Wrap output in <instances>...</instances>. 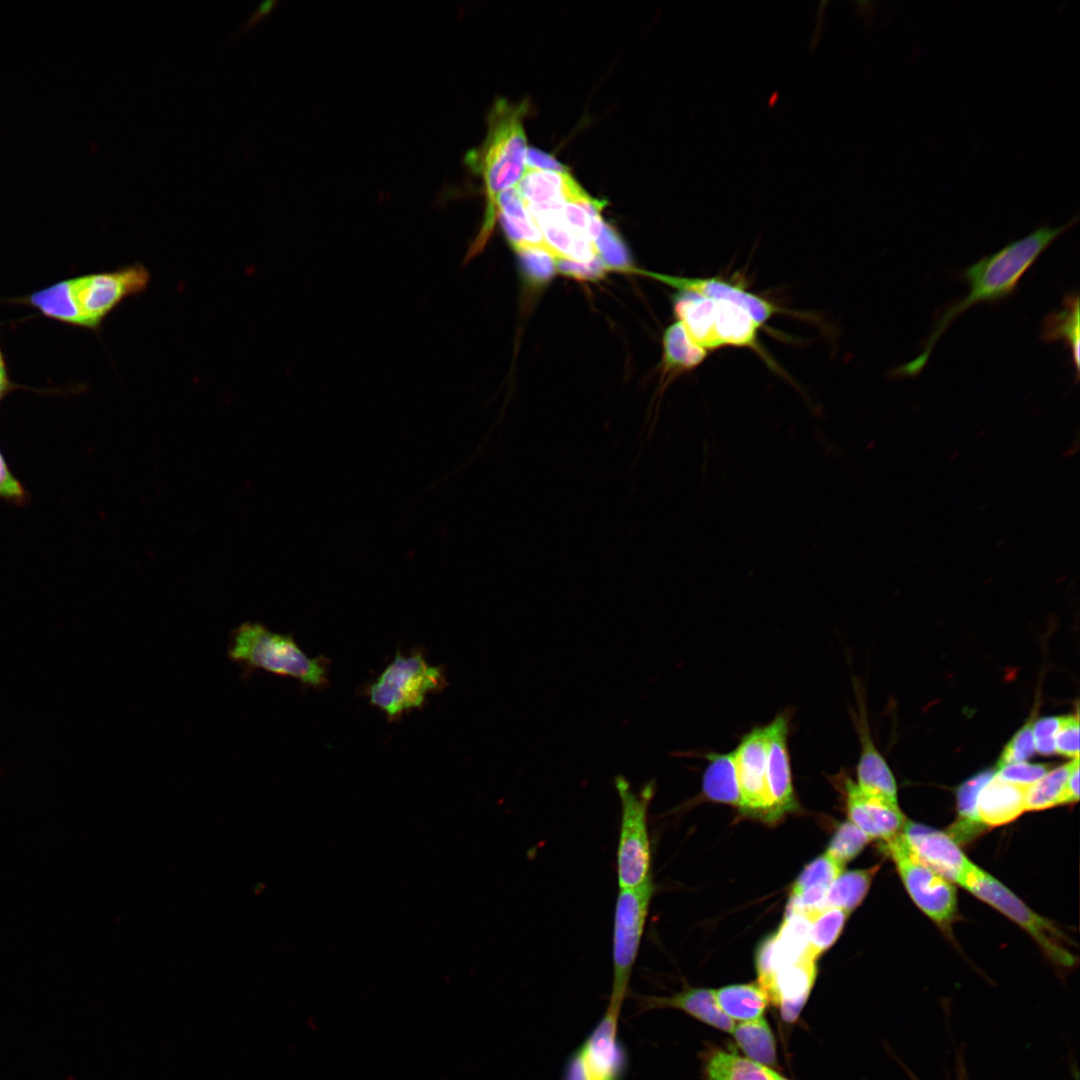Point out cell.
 I'll return each mask as SVG.
<instances>
[{"mask_svg": "<svg viewBox=\"0 0 1080 1080\" xmlns=\"http://www.w3.org/2000/svg\"><path fill=\"white\" fill-rule=\"evenodd\" d=\"M1079 221L1076 214L1058 227L1044 225L1027 236L1010 242L998 252L981 258L964 269L962 279L970 291L963 299L946 306L937 316L922 352L912 361L897 367L895 376L914 377L928 362L935 344L947 328L967 309L979 302H994L1012 294L1022 276L1038 257L1063 233Z\"/></svg>", "mask_w": 1080, "mask_h": 1080, "instance_id": "obj_1", "label": "cell"}, {"mask_svg": "<svg viewBox=\"0 0 1080 1080\" xmlns=\"http://www.w3.org/2000/svg\"><path fill=\"white\" fill-rule=\"evenodd\" d=\"M149 282V270L137 263L64 279L16 301L49 319L97 330L116 307L145 291Z\"/></svg>", "mask_w": 1080, "mask_h": 1080, "instance_id": "obj_2", "label": "cell"}, {"mask_svg": "<svg viewBox=\"0 0 1080 1080\" xmlns=\"http://www.w3.org/2000/svg\"><path fill=\"white\" fill-rule=\"evenodd\" d=\"M525 112V104H511L503 99L497 101L488 117L484 142L466 157L470 169L483 180L487 202L482 227L468 250L467 260L484 248L493 231L497 218V196L517 186L526 171Z\"/></svg>", "mask_w": 1080, "mask_h": 1080, "instance_id": "obj_3", "label": "cell"}, {"mask_svg": "<svg viewBox=\"0 0 1080 1080\" xmlns=\"http://www.w3.org/2000/svg\"><path fill=\"white\" fill-rule=\"evenodd\" d=\"M228 658L241 670L242 680L257 671L299 681L315 689L328 684L327 659L309 657L292 634L270 630L257 621H245L233 628L227 645Z\"/></svg>", "mask_w": 1080, "mask_h": 1080, "instance_id": "obj_4", "label": "cell"}, {"mask_svg": "<svg viewBox=\"0 0 1080 1080\" xmlns=\"http://www.w3.org/2000/svg\"><path fill=\"white\" fill-rule=\"evenodd\" d=\"M673 309L692 342L707 352L724 347L749 348L767 360L758 340L760 326L740 306L679 291Z\"/></svg>", "mask_w": 1080, "mask_h": 1080, "instance_id": "obj_5", "label": "cell"}, {"mask_svg": "<svg viewBox=\"0 0 1080 1080\" xmlns=\"http://www.w3.org/2000/svg\"><path fill=\"white\" fill-rule=\"evenodd\" d=\"M447 686L442 667L430 665L421 651L409 655L397 652L393 661L369 685L370 703L381 710L390 721L404 713L421 709L430 693Z\"/></svg>", "mask_w": 1080, "mask_h": 1080, "instance_id": "obj_6", "label": "cell"}, {"mask_svg": "<svg viewBox=\"0 0 1080 1080\" xmlns=\"http://www.w3.org/2000/svg\"><path fill=\"white\" fill-rule=\"evenodd\" d=\"M613 782L621 806L616 853L617 881L619 889H626L642 884L651 876L648 809L656 784L650 780L635 792L623 775L615 776Z\"/></svg>", "mask_w": 1080, "mask_h": 1080, "instance_id": "obj_7", "label": "cell"}, {"mask_svg": "<svg viewBox=\"0 0 1080 1080\" xmlns=\"http://www.w3.org/2000/svg\"><path fill=\"white\" fill-rule=\"evenodd\" d=\"M655 889L650 876L636 887L618 891L613 921V978L609 1006L621 1009L629 993V983Z\"/></svg>", "mask_w": 1080, "mask_h": 1080, "instance_id": "obj_8", "label": "cell"}, {"mask_svg": "<svg viewBox=\"0 0 1080 1080\" xmlns=\"http://www.w3.org/2000/svg\"><path fill=\"white\" fill-rule=\"evenodd\" d=\"M960 886L1021 926L1050 960L1068 967L1074 964L1075 958L1066 948L1063 934L995 877L973 863Z\"/></svg>", "mask_w": 1080, "mask_h": 1080, "instance_id": "obj_9", "label": "cell"}, {"mask_svg": "<svg viewBox=\"0 0 1080 1080\" xmlns=\"http://www.w3.org/2000/svg\"><path fill=\"white\" fill-rule=\"evenodd\" d=\"M884 848L913 902L936 924L948 929L957 914V893L953 883L916 855L903 831L884 841Z\"/></svg>", "mask_w": 1080, "mask_h": 1080, "instance_id": "obj_10", "label": "cell"}, {"mask_svg": "<svg viewBox=\"0 0 1080 1080\" xmlns=\"http://www.w3.org/2000/svg\"><path fill=\"white\" fill-rule=\"evenodd\" d=\"M621 1009H607L592 1031L572 1052L562 1080H623L628 1068V1053L619 1038Z\"/></svg>", "mask_w": 1080, "mask_h": 1080, "instance_id": "obj_11", "label": "cell"}, {"mask_svg": "<svg viewBox=\"0 0 1080 1080\" xmlns=\"http://www.w3.org/2000/svg\"><path fill=\"white\" fill-rule=\"evenodd\" d=\"M733 753L742 798L741 811L768 821L766 726L745 734Z\"/></svg>", "mask_w": 1080, "mask_h": 1080, "instance_id": "obj_12", "label": "cell"}, {"mask_svg": "<svg viewBox=\"0 0 1080 1080\" xmlns=\"http://www.w3.org/2000/svg\"><path fill=\"white\" fill-rule=\"evenodd\" d=\"M788 729L789 719L785 714L778 715L766 725V784L770 803L768 822L778 820L797 807L787 745Z\"/></svg>", "mask_w": 1080, "mask_h": 1080, "instance_id": "obj_13", "label": "cell"}, {"mask_svg": "<svg viewBox=\"0 0 1080 1080\" xmlns=\"http://www.w3.org/2000/svg\"><path fill=\"white\" fill-rule=\"evenodd\" d=\"M903 833L916 855L951 883L961 885L973 864L947 833L906 821Z\"/></svg>", "mask_w": 1080, "mask_h": 1080, "instance_id": "obj_14", "label": "cell"}, {"mask_svg": "<svg viewBox=\"0 0 1080 1080\" xmlns=\"http://www.w3.org/2000/svg\"><path fill=\"white\" fill-rule=\"evenodd\" d=\"M850 821L871 840H889L903 831L906 819L898 804L862 791L851 779L844 782Z\"/></svg>", "mask_w": 1080, "mask_h": 1080, "instance_id": "obj_15", "label": "cell"}, {"mask_svg": "<svg viewBox=\"0 0 1080 1080\" xmlns=\"http://www.w3.org/2000/svg\"><path fill=\"white\" fill-rule=\"evenodd\" d=\"M817 975L816 960L806 954L797 962L786 966L764 982L758 983L768 1001L776 1007L787 1023L795 1022L809 997Z\"/></svg>", "mask_w": 1080, "mask_h": 1080, "instance_id": "obj_16", "label": "cell"}, {"mask_svg": "<svg viewBox=\"0 0 1080 1080\" xmlns=\"http://www.w3.org/2000/svg\"><path fill=\"white\" fill-rule=\"evenodd\" d=\"M810 924V918L806 914H785L778 931L768 937L757 952L758 983L764 982L776 971L799 961L804 956L808 945Z\"/></svg>", "mask_w": 1080, "mask_h": 1080, "instance_id": "obj_17", "label": "cell"}, {"mask_svg": "<svg viewBox=\"0 0 1080 1080\" xmlns=\"http://www.w3.org/2000/svg\"><path fill=\"white\" fill-rule=\"evenodd\" d=\"M679 291H688L700 296L732 302L747 311L754 321L762 326L778 313L779 309L772 302L744 287L718 277H678L657 273H646Z\"/></svg>", "mask_w": 1080, "mask_h": 1080, "instance_id": "obj_18", "label": "cell"}, {"mask_svg": "<svg viewBox=\"0 0 1080 1080\" xmlns=\"http://www.w3.org/2000/svg\"><path fill=\"white\" fill-rule=\"evenodd\" d=\"M635 1000L641 1012L677 1009L723 1032L731 1033L734 1028V1021L719 1008L712 989L686 987L670 996L636 994Z\"/></svg>", "mask_w": 1080, "mask_h": 1080, "instance_id": "obj_19", "label": "cell"}, {"mask_svg": "<svg viewBox=\"0 0 1080 1080\" xmlns=\"http://www.w3.org/2000/svg\"><path fill=\"white\" fill-rule=\"evenodd\" d=\"M1028 787L1003 780L995 772L977 798L976 815L980 825L995 827L1017 819L1026 811Z\"/></svg>", "mask_w": 1080, "mask_h": 1080, "instance_id": "obj_20", "label": "cell"}, {"mask_svg": "<svg viewBox=\"0 0 1080 1080\" xmlns=\"http://www.w3.org/2000/svg\"><path fill=\"white\" fill-rule=\"evenodd\" d=\"M496 211L504 232L515 250L535 246L547 248L552 252L527 211L516 186L504 190L497 196Z\"/></svg>", "mask_w": 1080, "mask_h": 1080, "instance_id": "obj_21", "label": "cell"}, {"mask_svg": "<svg viewBox=\"0 0 1080 1080\" xmlns=\"http://www.w3.org/2000/svg\"><path fill=\"white\" fill-rule=\"evenodd\" d=\"M516 187L526 207L561 204L584 191L568 172L528 169Z\"/></svg>", "mask_w": 1080, "mask_h": 1080, "instance_id": "obj_22", "label": "cell"}, {"mask_svg": "<svg viewBox=\"0 0 1080 1080\" xmlns=\"http://www.w3.org/2000/svg\"><path fill=\"white\" fill-rule=\"evenodd\" d=\"M861 754L857 765V786L864 792L897 802V786L894 776L873 744L864 719L859 720Z\"/></svg>", "mask_w": 1080, "mask_h": 1080, "instance_id": "obj_23", "label": "cell"}, {"mask_svg": "<svg viewBox=\"0 0 1080 1080\" xmlns=\"http://www.w3.org/2000/svg\"><path fill=\"white\" fill-rule=\"evenodd\" d=\"M705 1080H775L778 1073L734 1051L708 1048L701 1055Z\"/></svg>", "mask_w": 1080, "mask_h": 1080, "instance_id": "obj_24", "label": "cell"}, {"mask_svg": "<svg viewBox=\"0 0 1080 1080\" xmlns=\"http://www.w3.org/2000/svg\"><path fill=\"white\" fill-rule=\"evenodd\" d=\"M709 761L703 774V795L715 802L725 803L741 810L742 798L737 777L734 753H708Z\"/></svg>", "mask_w": 1080, "mask_h": 1080, "instance_id": "obj_25", "label": "cell"}, {"mask_svg": "<svg viewBox=\"0 0 1080 1080\" xmlns=\"http://www.w3.org/2000/svg\"><path fill=\"white\" fill-rule=\"evenodd\" d=\"M1078 293H1069L1063 298L1059 311L1047 314L1042 322L1040 339L1045 342L1064 341L1071 352L1076 380L1079 378L1080 346V311Z\"/></svg>", "mask_w": 1080, "mask_h": 1080, "instance_id": "obj_26", "label": "cell"}, {"mask_svg": "<svg viewBox=\"0 0 1080 1080\" xmlns=\"http://www.w3.org/2000/svg\"><path fill=\"white\" fill-rule=\"evenodd\" d=\"M722 1012L732 1020L751 1021L763 1016L769 1003L758 983L728 985L714 990Z\"/></svg>", "mask_w": 1080, "mask_h": 1080, "instance_id": "obj_27", "label": "cell"}, {"mask_svg": "<svg viewBox=\"0 0 1080 1080\" xmlns=\"http://www.w3.org/2000/svg\"><path fill=\"white\" fill-rule=\"evenodd\" d=\"M663 348V369L665 375L668 376L696 368L705 360L708 353L692 342L679 321L665 330Z\"/></svg>", "mask_w": 1080, "mask_h": 1080, "instance_id": "obj_28", "label": "cell"}, {"mask_svg": "<svg viewBox=\"0 0 1080 1080\" xmlns=\"http://www.w3.org/2000/svg\"><path fill=\"white\" fill-rule=\"evenodd\" d=\"M731 1034L746 1057L770 1068L777 1064L776 1040L764 1017L734 1026Z\"/></svg>", "mask_w": 1080, "mask_h": 1080, "instance_id": "obj_29", "label": "cell"}, {"mask_svg": "<svg viewBox=\"0 0 1080 1080\" xmlns=\"http://www.w3.org/2000/svg\"><path fill=\"white\" fill-rule=\"evenodd\" d=\"M879 866L841 873L829 886L823 908L854 910L866 896Z\"/></svg>", "mask_w": 1080, "mask_h": 1080, "instance_id": "obj_30", "label": "cell"}, {"mask_svg": "<svg viewBox=\"0 0 1080 1080\" xmlns=\"http://www.w3.org/2000/svg\"><path fill=\"white\" fill-rule=\"evenodd\" d=\"M995 772L991 769L982 771L959 787L957 791L958 819L949 833L957 843L958 839L967 840L978 830L980 823L976 815L977 798Z\"/></svg>", "mask_w": 1080, "mask_h": 1080, "instance_id": "obj_31", "label": "cell"}, {"mask_svg": "<svg viewBox=\"0 0 1080 1080\" xmlns=\"http://www.w3.org/2000/svg\"><path fill=\"white\" fill-rule=\"evenodd\" d=\"M807 916L810 918L808 945L805 954L816 960L839 937L849 912L840 908H821Z\"/></svg>", "mask_w": 1080, "mask_h": 1080, "instance_id": "obj_32", "label": "cell"}, {"mask_svg": "<svg viewBox=\"0 0 1080 1080\" xmlns=\"http://www.w3.org/2000/svg\"><path fill=\"white\" fill-rule=\"evenodd\" d=\"M1071 766L1072 760L1048 771L1042 778L1030 785L1026 794V811L1043 810L1057 806Z\"/></svg>", "mask_w": 1080, "mask_h": 1080, "instance_id": "obj_33", "label": "cell"}, {"mask_svg": "<svg viewBox=\"0 0 1080 1080\" xmlns=\"http://www.w3.org/2000/svg\"><path fill=\"white\" fill-rule=\"evenodd\" d=\"M871 839L850 820L836 830L826 854L841 866L855 858Z\"/></svg>", "mask_w": 1080, "mask_h": 1080, "instance_id": "obj_34", "label": "cell"}, {"mask_svg": "<svg viewBox=\"0 0 1080 1080\" xmlns=\"http://www.w3.org/2000/svg\"><path fill=\"white\" fill-rule=\"evenodd\" d=\"M597 255L607 270L633 271L628 250L616 230L603 223L602 229L594 240Z\"/></svg>", "mask_w": 1080, "mask_h": 1080, "instance_id": "obj_35", "label": "cell"}, {"mask_svg": "<svg viewBox=\"0 0 1080 1080\" xmlns=\"http://www.w3.org/2000/svg\"><path fill=\"white\" fill-rule=\"evenodd\" d=\"M528 280L535 286L548 282L556 270V257L542 247L529 246L516 250Z\"/></svg>", "mask_w": 1080, "mask_h": 1080, "instance_id": "obj_36", "label": "cell"}, {"mask_svg": "<svg viewBox=\"0 0 1080 1080\" xmlns=\"http://www.w3.org/2000/svg\"><path fill=\"white\" fill-rule=\"evenodd\" d=\"M843 866L833 860L826 853L809 863L798 876L791 888V895L796 896L815 885L824 884L830 886L832 882L843 872Z\"/></svg>", "mask_w": 1080, "mask_h": 1080, "instance_id": "obj_37", "label": "cell"}, {"mask_svg": "<svg viewBox=\"0 0 1080 1080\" xmlns=\"http://www.w3.org/2000/svg\"><path fill=\"white\" fill-rule=\"evenodd\" d=\"M1035 752L1032 722L1026 723L1007 743L999 761L997 769L1013 764L1024 762Z\"/></svg>", "mask_w": 1080, "mask_h": 1080, "instance_id": "obj_38", "label": "cell"}, {"mask_svg": "<svg viewBox=\"0 0 1080 1080\" xmlns=\"http://www.w3.org/2000/svg\"><path fill=\"white\" fill-rule=\"evenodd\" d=\"M1049 771V765L1042 763H1028L1026 761L1003 766L996 770V775L1001 779L1030 786Z\"/></svg>", "mask_w": 1080, "mask_h": 1080, "instance_id": "obj_39", "label": "cell"}, {"mask_svg": "<svg viewBox=\"0 0 1080 1080\" xmlns=\"http://www.w3.org/2000/svg\"><path fill=\"white\" fill-rule=\"evenodd\" d=\"M1055 748L1056 753L1063 756L1073 759L1079 757L1078 714L1064 717V721L1055 736Z\"/></svg>", "mask_w": 1080, "mask_h": 1080, "instance_id": "obj_40", "label": "cell"}, {"mask_svg": "<svg viewBox=\"0 0 1080 1080\" xmlns=\"http://www.w3.org/2000/svg\"><path fill=\"white\" fill-rule=\"evenodd\" d=\"M1065 716H1052L1038 720L1033 724L1035 750L1043 755L1056 753L1055 736Z\"/></svg>", "mask_w": 1080, "mask_h": 1080, "instance_id": "obj_41", "label": "cell"}, {"mask_svg": "<svg viewBox=\"0 0 1080 1080\" xmlns=\"http://www.w3.org/2000/svg\"><path fill=\"white\" fill-rule=\"evenodd\" d=\"M0 499L15 505H24L29 494L24 485L13 474L0 451Z\"/></svg>", "mask_w": 1080, "mask_h": 1080, "instance_id": "obj_42", "label": "cell"}, {"mask_svg": "<svg viewBox=\"0 0 1080 1080\" xmlns=\"http://www.w3.org/2000/svg\"><path fill=\"white\" fill-rule=\"evenodd\" d=\"M556 269L566 276L579 280H596L601 278L607 271L598 256L587 263H580L567 259H556Z\"/></svg>", "mask_w": 1080, "mask_h": 1080, "instance_id": "obj_43", "label": "cell"}, {"mask_svg": "<svg viewBox=\"0 0 1080 1080\" xmlns=\"http://www.w3.org/2000/svg\"><path fill=\"white\" fill-rule=\"evenodd\" d=\"M567 172L566 167L559 163L550 154L536 148H528L526 155V170Z\"/></svg>", "mask_w": 1080, "mask_h": 1080, "instance_id": "obj_44", "label": "cell"}, {"mask_svg": "<svg viewBox=\"0 0 1080 1080\" xmlns=\"http://www.w3.org/2000/svg\"><path fill=\"white\" fill-rule=\"evenodd\" d=\"M1079 799V757L1072 760V766L1066 779L1058 805L1077 802Z\"/></svg>", "mask_w": 1080, "mask_h": 1080, "instance_id": "obj_45", "label": "cell"}, {"mask_svg": "<svg viewBox=\"0 0 1080 1080\" xmlns=\"http://www.w3.org/2000/svg\"><path fill=\"white\" fill-rule=\"evenodd\" d=\"M278 4L276 0L262 1L247 17V19L240 26L234 37L240 36L251 29L257 22L267 16L273 8Z\"/></svg>", "mask_w": 1080, "mask_h": 1080, "instance_id": "obj_46", "label": "cell"}, {"mask_svg": "<svg viewBox=\"0 0 1080 1080\" xmlns=\"http://www.w3.org/2000/svg\"><path fill=\"white\" fill-rule=\"evenodd\" d=\"M15 388V384L12 383L9 379L7 370L0 371V402L11 390Z\"/></svg>", "mask_w": 1080, "mask_h": 1080, "instance_id": "obj_47", "label": "cell"}, {"mask_svg": "<svg viewBox=\"0 0 1080 1080\" xmlns=\"http://www.w3.org/2000/svg\"><path fill=\"white\" fill-rule=\"evenodd\" d=\"M5 370H7V367H6L5 359H4V356H3V353H2V350H1V347H0V371H5Z\"/></svg>", "mask_w": 1080, "mask_h": 1080, "instance_id": "obj_48", "label": "cell"}, {"mask_svg": "<svg viewBox=\"0 0 1080 1080\" xmlns=\"http://www.w3.org/2000/svg\"><path fill=\"white\" fill-rule=\"evenodd\" d=\"M775 1080H789V1079H787V1078H785V1077H783V1076H781L779 1074L778 1077Z\"/></svg>", "mask_w": 1080, "mask_h": 1080, "instance_id": "obj_49", "label": "cell"}]
</instances>
